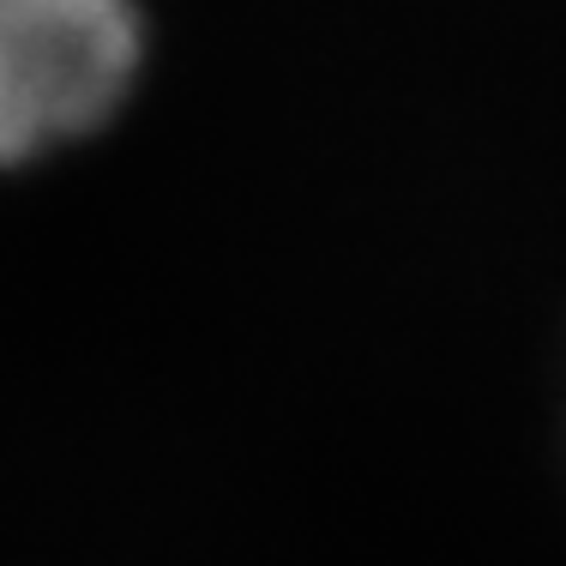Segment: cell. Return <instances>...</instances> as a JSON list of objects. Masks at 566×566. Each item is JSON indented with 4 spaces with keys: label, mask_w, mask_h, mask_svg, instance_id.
I'll return each mask as SVG.
<instances>
[{
    "label": "cell",
    "mask_w": 566,
    "mask_h": 566,
    "mask_svg": "<svg viewBox=\"0 0 566 566\" xmlns=\"http://www.w3.org/2000/svg\"><path fill=\"white\" fill-rule=\"evenodd\" d=\"M133 66L127 0H0V164L91 133L127 97Z\"/></svg>",
    "instance_id": "1"
}]
</instances>
